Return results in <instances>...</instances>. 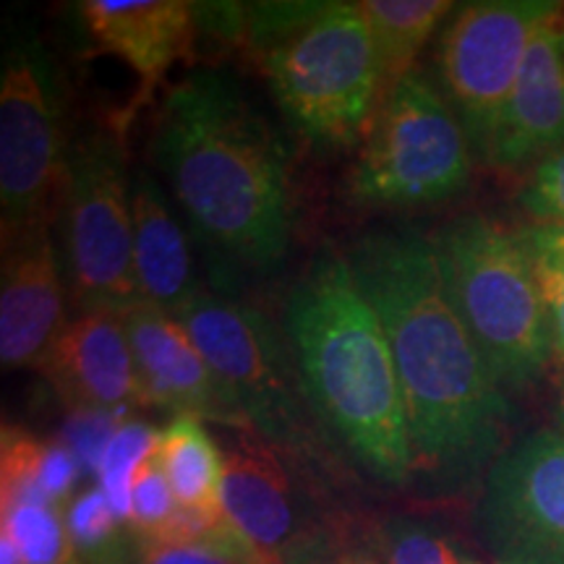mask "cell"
I'll list each match as a JSON object with an SVG mask.
<instances>
[{
	"mask_svg": "<svg viewBox=\"0 0 564 564\" xmlns=\"http://www.w3.org/2000/svg\"><path fill=\"white\" fill-rule=\"evenodd\" d=\"M246 37L264 63L274 102L301 137L340 150L371 129L382 74L356 3L253 6Z\"/></svg>",
	"mask_w": 564,
	"mask_h": 564,
	"instance_id": "obj_4",
	"label": "cell"
},
{
	"mask_svg": "<svg viewBox=\"0 0 564 564\" xmlns=\"http://www.w3.org/2000/svg\"><path fill=\"white\" fill-rule=\"evenodd\" d=\"M79 463L68 444L37 442L19 429H3L0 453V505L40 502L68 507L79 478Z\"/></svg>",
	"mask_w": 564,
	"mask_h": 564,
	"instance_id": "obj_20",
	"label": "cell"
},
{
	"mask_svg": "<svg viewBox=\"0 0 564 564\" xmlns=\"http://www.w3.org/2000/svg\"><path fill=\"white\" fill-rule=\"evenodd\" d=\"M560 147H564V6L525 55L489 165H531Z\"/></svg>",
	"mask_w": 564,
	"mask_h": 564,
	"instance_id": "obj_16",
	"label": "cell"
},
{
	"mask_svg": "<svg viewBox=\"0 0 564 564\" xmlns=\"http://www.w3.org/2000/svg\"><path fill=\"white\" fill-rule=\"evenodd\" d=\"M434 249L453 306L505 390H528L554 358L539 280L518 232L463 215L436 232Z\"/></svg>",
	"mask_w": 564,
	"mask_h": 564,
	"instance_id": "obj_5",
	"label": "cell"
},
{
	"mask_svg": "<svg viewBox=\"0 0 564 564\" xmlns=\"http://www.w3.org/2000/svg\"><path fill=\"white\" fill-rule=\"evenodd\" d=\"M387 564H460V560L442 535L419 525H403L390 535Z\"/></svg>",
	"mask_w": 564,
	"mask_h": 564,
	"instance_id": "obj_29",
	"label": "cell"
},
{
	"mask_svg": "<svg viewBox=\"0 0 564 564\" xmlns=\"http://www.w3.org/2000/svg\"><path fill=\"white\" fill-rule=\"evenodd\" d=\"M474 158L442 89L413 68L379 102L350 171V196L364 207H432L468 186Z\"/></svg>",
	"mask_w": 564,
	"mask_h": 564,
	"instance_id": "obj_6",
	"label": "cell"
},
{
	"mask_svg": "<svg viewBox=\"0 0 564 564\" xmlns=\"http://www.w3.org/2000/svg\"><path fill=\"white\" fill-rule=\"evenodd\" d=\"M63 518L82 564H129L131 546L123 544L121 535L126 523L112 510L100 486H89L76 494Z\"/></svg>",
	"mask_w": 564,
	"mask_h": 564,
	"instance_id": "obj_22",
	"label": "cell"
},
{
	"mask_svg": "<svg viewBox=\"0 0 564 564\" xmlns=\"http://www.w3.org/2000/svg\"><path fill=\"white\" fill-rule=\"evenodd\" d=\"M126 415L116 413H97V411H79L68 421V449L74 453L76 463L87 474L100 470L102 455L108 449L112 436H116Z\"/></svg>",
	"mask_w": 564,
	"mask_h": 564,
	"instance_id": "obj_28",
	"label": "cell"
},
{
	"mask_svg": "<svg viewBox=\"0 0 564 564\" xmlns=\"http://www.w3.org/2000/svg\"><path fill=\"white\" fill-rule=\"evenodd\" d=\"M160 434L150 423L123 421L108 449H105L100 470H97V486L110 499L112 510L129 525L131 520V491L147 463L158 455Z\"/></svg>",
	"mask_w": 564,
	"mask_h": 564,
	"instance_id": "obj_23",
	"label": "cell"
},
{
	"mask_svg": "<svg viewBox=\"0 0 564 564\" xmlns=\"http://www.w3.org/2000/svg\"><path fill=\"white\" fill-rule=\"evenodd\" d=\"M356 6L377 51L382 97L411 74L415 55L455 9L447 0H361Z\"/></svg>",
	"mask_w": 564,
	"mask_h": 564,
	"instance_id": "obj_21",
	"label": "cell"
},
{
	"mask_svg": "<svg viewBox=\"0 0 564 564\" xmlns=\"http://www.w3.org/2000/svg\"><path fill=\"white\" fill-rule=\"evenodd\" d=\"M37 369L70 411L126 415L141 408L137 361L126 316L79 312L55 337Z\"/></svg>",
	"mask_w": 564,
	"mask_h": 564,
	"instance_id": "obj_13",
	"label": "cell"
},
{
	"mask_svg": "<svg viewBox=\"0 0 564 564\" xmlns=\"http://www.w3.org/2000/svg\"><path fill=\"white\" fill-rule=\"evenodd\" d=\"M126 329L137 361L141 408H160L175 415L192 413L202 421L251 432L230 403L220 379L175 316L150 303H137L126 314Z\"/></svg>",
	"mask_w": 564,
	"mask_h": 564,
	"instance_id": "obj_12",
	"label": "cell"
},
{
	"mask_svg": "<svg viewBox=\"0 0 564 564\" xmlns=\"http://www.w3.org/2000/svg\"><path fill=\"white\" fill-rule=\"evenodd\" d=\"M61 259L42 228L3 251L0 278V364L3 369H37L66 327Z\"/></svg>",
	"mask_w": 564,
	"mask_h": 564,
	"instance_id": "obj_15",
	"label": "cell"
},
{
	"mask_svg": "<svg viewBox=\"0 0 564 564\" xmlns=\"http://www.w3.org/2000/svg\"><path fill=\"white\" fill-rule=\"evenodd\" d=\"M282 333L319 426L382 481L413 478L398 366L348 257L324 251L308 264L288 295Z\"/></svg>",
	"mask_w": 564,
	"mask_h": 564,
	"instance_id": "obj_3",
	"label": "cell"
},
{
	"mask_svg": "<svg viewBox=\"0 0 564 564\" xmlns=\"http://www.w3.org/2000/svg\"><path fill=\"white\" fill-rule=\"evenodd\" d=\"M131 181L116 133L95 131L68 152L63 243L68 291L79 312L126 316L141 303L133 274Z\"/></svg>",
	"mask_w": 564,
	"mask_h": 564,
	"instance_id": "obj_8",
	"label": "cell"
},
{
	"mask_svg": "<svg viewBox=\"0 0 564 564\" xmlns=\"http://www.w3.org/2000/svg\"><path fill=\"white\" fill-rule=\"evenodd\" d=\"M518 204L533 225H564V147L535 162Z\"/></svg>",
	"mask_w": 564,
	"mask_h": 564,
	"instance_id": "obj_27",
	"label": "cell"
},
{
	"mask_svg": "<svg viewBox=\"0 0 564 564\" xmlns=\"http://www.w3.org/2000/svg\"><path fill=\"white\" fill-rule=\"evenodd\" d=\"M152 154L194 230L253 270L285 259L293 241L288 152L270 123L220 70H196L158 112Z\"/></svg>",
	"mask_w": 564,
	"mask_h": 564,
	"instance_id": "obj_2",
	"label": "cell"
},
{
	"mask_svg": "<svg viewBox=\"0 0 564 564\" xmlns=\"http://www.w3.org/2000/svg\"><path fill=\"white\" fill-rule=\"evenodd\" d=\"M175 319L192 335L251 432L274 449H312L319 421L303 392L288 337L270 316L249 303L202 291Z\"/></svg>",
	"mask_w": 564,
	"mask_h": 564,
	"instance_id": "obj_7",
	"label": "cell"
},
{
	"mask_svg": "<svg viewBox=\"0 0 564 564\" xmlns=\"http://www.w3.org/2000/svg\"><path fill=\"white\" fill-rule=\"evenodd\" d=\"M470 564H481V562H470ZM497 564H505V562H497Z\"/></svg>",
	"mask_w": 564,
	"mask_h": 564,
	"instance_id": "obj_31",
	"label": "cell"
},
{
	"mask_svg": "<svg viewBox=\"0 0 564 564\" xmlns=\"http://www.w3.org/2000/svg\"><path fill=\"white\" fill-rule=\"evenodd\" d=\"M129 564H262L249 544L225 523L192 539L139 541L133 539Z\"/></svg>",
	"mask_w": 564,
	"mask_h": 564,
	"instance_id": "obj_24",
	"label": "cell"
},
{
	"mask_svg": "<svg viewBox=\"0 0 564 564\" xmlns=\"http://www.w3.org/2000/svg\"><path fill=\"white\" fill-rule=\"evenodd\" d=\"M183 510L158 465V455L141 468L131 491V535L139 541L171 539L175 525L181 523Z\"/></svg>",
	"mask_w": 564,
	"mask_h": 564,
	"instance_id": "obj_26",
	"label": "cell"
},
{
	"mask_svg": "<svg viewBox=\"0 0 564 564\" xmlns=\"http://www.w3.org/2000/svg\"><path fill=\"white\" fill-rule=\"evenodd\" d=\"M158 465L183 512L207 520H225L223 476L225 455L204 429L199 415L181 413L162 429Z\"/></svg>",
	"mask_w": 564,
	"mask_h": 564,
	"instance_id": "obj_19",
	"label": "cell"
},
{
	"mask_svg": "<svg viewBox=\"0 0 564 564\" xmlns=\"http://www.w3.org/2000/svg\"><path fill=\"white\" fill-rule=\"evenodd\" d=\"M478 528L505 564H564V432L512 442L484 476Z\"/></svg>",
	"mask_w": 564,
	"mask_h": 564,
	"instance_id": "obj_11",
	"label": "cell"
},
{
	"mask_svg": "<svg viewBox=\"0 0 564 564\" xmlns=\"http://www.w3.org/2000/svg\"><path fill=\"white\" fill-rule=\"evenodd\" d=\"M223 512L262 564H291L301 546L299 505L278 449L253 432L225 453Z\"/></svg>",
	"mask_w": 564,
	"mask_h": 564,
	"instance_id": "obj_14",
	"label": "cell"
},
{
	"mask_svg": "<svg viewBox=\"0 0 564 564\" xmlns=\"http://www.w3.org/2000/svg\"><path fill=\"white\" fill-rule=\"evenodd\" d=\"M68 152L51 61L34 40L3 55L0 76V232L3 251L55 220Z\"/></svg>",
	"mask_w": 564,
	"mask_h": 564,
	"instance_id": "obj_10",
	"label": "cell"
},
{
	"mask_svg": "<svg viewBox=\"0 0 564 564\" xmlns=\"http://www.w3.org/2000/svg\"><path fill=\"white\" fill-rule=\"evenodd\" d=\"M518 238L544 295L554 358L564 364V225H528Z\"/></svg>",
	"mask_w": 564,
	"mask_h": 564,
	"instance_id": "obj_25",
	"label": "cell"
},
{
	"mask_svg": "<svg viewBox=\"0 0 564 564\" xmlns=\"http://www.w3.org/2000/svg\"><path fill=\"white\" fill-rule=\"evenodd\" d=\"M560 423H562V432H564V394H562V403H560Z\"/></svg>",
	"mask_w": 564,
	"mask_h": 564,
	"instance_id": "obj_30",
	"label": "cell"
},
{
	"mask_svg": "<svg viewBox=\"0 0 564 564\" xmlns=\"http://www.w3.org/2000/svg\"><path fill=\"white\" fill-rule=\"evenodd\" d=\"M133 209V274L141 303L178 316L202 288L194 278V259L186 232L175 220L160 183L139 171L131 181Z\"/></svg>",
	"mask_w": 564,
	"mask_h": 564,
	"instance_id": "obj_18",
	"label": "cell"
},
{
	"mask_svg": "<svg viewBox=\"0 0 564 564\" xmlns=\"http://www.w3.org/2000/svg\"><path fill=\"white\" fill-rule=\"evenodd\" d=\"M82 17L91 40L158 84L192 53L196 26L194 3L186 0H87Z\"/></svg>",
	"mask_w": 564,
	"mask_h": 564,
	"instance_id": "obj_17",
	"label": "cell"
},
{
	"mask_svg": "<svg viewBox=\"0 0 564 564\" xmlns=\"http://www.w3.org/2000/svg\"><path fill=\"white\" fill-rule=\"evenodd\" d=\"M562 6L556 0H478L449 13L436 45V87L484 162L491 160L525 55Z\"/></svg>",
	"mask_w": 564,
	"mask_h": 564,
	"instance_id": "obj_9",
	"label": "cell"
},
{
	"mask_svg": "<svg viewBox=\"0 0 564 564\" xmlns=\"http://www.w3.org/2000/svg\"><path fill=\"white\" fill-rule=\"evenodd\" d=\"M345 257L390 340L413 476L440 489L486 476L507 449L512 405L453 306L434 241L415 230H377Z\"/></svg>",
	"mask_w": 564,
	"mask_h": 564,
	"instance_id": "obj_1",
	"label": "cell"
}]
</instances>
